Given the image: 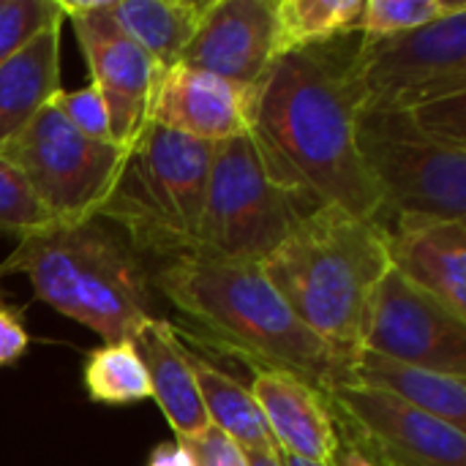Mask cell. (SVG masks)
I'll list each match as a JSON object with an SVG mask.
<instances>
[{
    "mask_svg": "<svg viewBox=\"0 0 466 466\" xmlns=\"http://www.w3.org/2000/svg\"><path fill=\"white\" fill-rule=\"evenodd\" d=\"M5 273L27 276L38 300L85 325L104 344L131 341L156 317L142 257L104 218L22 238L0 262V276Z\"/></svg>",
    "mask_w": 466,
    "mask_h": 466,
    "instance_id": "277c9868",
    "label": "cell"
},
{
    "mask_svg": "<svg viewBox=\"0 0 466 466\" xmlns=\"http://www.w3.org/2000/svg\"><path fill=\"white\" fill-rule=\"evenodd\" d=\"M382 227L390 268L466 317V221L396 216Z\"/></svg>",
    "mask_w": 466,
    "mask_h": 466,
    "instance_id": "9a60e30c",
    "label": "cell"
},
{
    "mask_svg": "<svg viewBox=\"0 0 466 466\" xmlns=\"http://www.w3.org/2000/svg\"><path fill=\"white\" fill-rule=\"evenodd\" d=\"M262 268L292 314L352 369L371 295L390 268L385 227L317 208Z\"/></svg>",
    "mask_w": 466,
    "mask_h": 466,
    "instance_id": "3957f363",
    "label": "cell"
},
{
    "mask_svg": "<svg viewBox=\"0 0 466 466\" xmlns=\"http://www.w3.org/2000/svg\"><path fill=\"white\" fill-rule=\"evenodd\" d=\"M248 390L279 453L314 464H333L341 437L325 399L317 390L289 374L268 369H254Z\"/></svg>",
    "mask_w": 466,
    "mask_h": 466,
    "instance_id": "2e32d148",
    "label": "cell"
},
{
    "mask_svg": "<svg viewBox=\"0 0 466 466\" xmlns=\"http://www.w3.org/2000/svg\"><path fill=\"white\" fill-rule=\"evenodd\" d=\"M25 350H27V333L22 322L11 311L0 309V366L16 363L25 355Z\"/></svg>",
    "mask_w": 466,
    "mask_h": 466,
    "instance_id": "f546056e",
    "label": "cell"
},
{
    "mask_svg": "<svg viewBox=\"0 0 466 466\" xmlns=\"http://www.w3.org/2000/svg\"><path fill=\"white\" fill-rule=\"evenodd\" d=\"M213 142L191 139L147 123L128 147L120 175L96 213L112 224L134 251L161 262L197 248Z\"/></svg>",
    "mask_w": 466,
    "mask_h": 466,
    "instance_id": "5b68a950",
    "label": "cell"
},
{
    "mask_svg": "<svg viewBox=\"0 0 466 466\" xmlns=\"http://www.w3.org/2000/svg\"><path fill=\"white\" fill-rule=\"evenodd\" d=\"M339 437L374 466H466V434L390 393L355 382L325 399Z\"/></svg>",
    "mask_w": 466,
    "mask_h": 466,
    "instance_id": "30bf717a",
    "label": "cell"
},
{
    "mask_svg": "<svg viewBox=\"0 0 466 466\" xmlns=\"http://www.w3.org/2000/svg\"><path fill=\"white\" fill-rule=\"evenodd\" d=\"M366 0H279L276 16L284 49H303L360 33Z\"/></svg>",
    "mask_w": 466,
    "mask_h": 466,
    "instance_id": "7402d4cb",
    "label": "cell"
},
{
    "mask_svg": "<svg viewBox=\"0 0 466 466\" xmlns=\"http://www.w3.org/2000/svg\"><path fill=\"white\" fill-rule=\"evenodd\" d=\"M57 16V0H0V63Z\"/></svg>",
    "mask_w": 466,
    "mask_h": 466,
    "instance_id": "484cf974",
    "label": "cell"
},
{
    "mask_svg": "<svg viewBox=\"0 0 466 466\" xmlns=\"http://www.w3.org/2000/svg\"><path fill=\"white\" fill-rule=\"evenodd\" d=\"M309 213L265 172L248 134L216 142L194 254L265 265Z\"/></svg>",
    "mask_w": 466,
    "mask_h": 466,
    "instance_id": "8992f818",
    "label": "cell"
},
{
    "mask_svg": "<svg viewBox=\"0 0 466 466\" xmlns=\"http://www.w3.org/2000/svg\"><path fill=\"white\" fill-rule=\"evenodd\" d=\"M363 350L407 366L466 377V317L388 268L369 303Z\"/></svg>",
    "mask_w": 466,
    "mask_h": 466,
    "instance_id": "8fae6325",
    "label": "cell"
},
{
    "mask_svg": "<svg viewBox=\"0 0 466 466\" xmlns=\"http://www.w3.org/2000/svg\"><path fill=\"white\" fill-rule=\"evenodd\" d=\"M246 456H248V466H281L276 448L273 451H251Z\"/></svg>",
    "mask_w": 466,
    "mask_h": 466,
    "instance_id": "1f68e13d",
    "label": "cell"
},
{
    "mask_svg": "<svg viewBox=\"0 0 466 466\" xmlns=\"http://www.w3.org/2000/svg\"><path fill=\"white\" fill-rule=\"evenodd\" d=\"M150 382V399L158 404L161 415L177 434V440L197 437L208 429V415L197 390L194 371L188 366L186 347L180 344L175 328L153 317L131 339Z\"/></svg>",
    "mask_w": 466,
    "mask_h": 466,
    "instance_id": "e0dca14e",
    "label": "cell"
},
{
    "mask_svg": "<svg viewBox=\"0 0 466 466\" xmlns=\"http://www.w3.org/2000/svg\"><path fill=\"white\" fill-rule=\"evenodd\" d=\"M358 147L380 191L377 224L396 216L466 221V147L431 137L412 112L363 109Z\"/></svg>",
    "mask_w": 466,
    "mask_h": 466,
    "instance_id": "52a82bcc",
    "label": "cell"
},
{
    "mask_svg": "<svg viewBox=\"0 0 466 466\" xmlns=\"http://www.w3.org/2000/svg\"><path fill=\"white\" fill-rule=\"evenodd\" d=\"M150 284L191 325L248 360L251 369L289 374L322 399L336 385L352 382V369L292 314L257 262L188 254L164 262Z\"/></svg>",
    "mask_w": 466,
    "mask_h": 466,
    "instance_id": "7a4b0ae2",
    "label": "cell"
},
{
    "mask_svg": "<svg viewBox=\"0 0 466 466\" xmlns=\"http://www.w3.org/2000/svg\"><path fill=\"white\" fill-rule=\"evenodd\" d=\"M85 388L98 404H131L150 399L147 371L131 341L104 344L90 352L85 366Z\"/></svg>",
    "mask_w": 466,
    "mask_h": 466,
    "instance_id": "603a6c76",
    "label": "cell"
},
{
    "mask_svg": "<svg viewBox=\"0 0 466 466\" xmlns=\"http://www.w3.org/2000/svg\"><path fill=\"white\" fill-rule=\"evenodd\" d=\"M52 106L85 137L98 142H112L109 131V115L101 93L93 85H85L79 90H60L52 98Z\"/></svg>",
    "mask_w": 466,
    "mask_h": 466,
    "instance_id": "4316f807",
    "label": "cell"
},
{
    "mask_svg": "<svg viewBox=\"0 0 466 466\" xmlns=\"http://www.w3.org/2000/svg\"><path fill=\"white\" fill-rule=\"evenodd\" d=\"M251 117L254 87L180 63L158 74L147 109V123L213 145L246 137Z\"/></svg>",
    "mask_w": 466,
    "mask_h": 466,
    "instance_id": "5bb4252c",
    "label": "cell"
},
{
    "mask_svg": "<svg viewBox=\"0 0 466 466\" xmlns=\"http://www.w3.org/2000/svg\"><path fill=\"white\" fill-rule=\"evenodd\" d=\"M93 5L164 71L191 44L210 0H93Z\"/></svg>",
    "mask_w": 466,
    "mask_h": 466,
    "instance_id": "ffe728a7",
    "label": "cell"
},
{
    "mask_svg": "<svg viewBox=\"0 0 466 466\" xmlns=\"http://www.w3.org/2000/svg\"><path fill=\"white\" fill-rule=\"evenodd\" d=\"M188 366L197 380V390L208 415V423L227 434L235 445H240L246 453L251 451H273L276 442L262 420V412L251 396V390L238 382L232 374L221 371L210 360L194 355L186 350Z\"/></svg>",
    "mask_w": 466,
    "mask_h": 466,
    "instance_id": "44dd1931",
    "label": "cell"
},
{
    "mask_svg": "<svg viewBox=\"0 0 466 466\" xmlns=\"http://www.w3.org/2000/svg\"><path fill=\"white\" fill-rule=\"evenodd\" d=\"M459 11H466L464 0H366L360 33L374 38L410 33Z\"/></svg>",
    "mask_w": 466,
    "mask_h": 466,
    "instance_id": "cb8c5ba5",
    "label": "cell"
},
{
    "mask_svg": "<svg viewBox=\"0 0 466 466\" xmlns=\"http://www.w3.org/2000/svg\"><path fill=\"white\" fill-rule=\"evenodd\" d=\"M410 112L431 137L456 147H466V93L437 98Z\"/></svg>",
    "mask_w": 466,
    "mask_h": 466,
    "instance_id": "83f0119b",
    "label": "cell"
},
{
    "mask_svg": "<svg viewBox=\"0 0 466 466\" xmlns=\"http://www.w3.org/2000/svg\"><path fill=\"white\" fill-rule=\"evenodd\" d=\"M63 16L71 22L93 87L101 93L109 115L112 142L131 147L147 126V109L158 79V66L134 44L93 0H57Z\"/></svg>",
    "mask_w": 466,
    "mask_h": 466,
    "instance_id": "7c38bea8",
    "label": "cell"
},
{
    "mask_svg": "<svg viewBox=\"0 0 466 466\" xmlns=\"http://www.w3.org/2000/svg\"><path fill=\"white\" fill-rule=\"evenodd\" d=\"M287 55L273 0H210L180 66L257 87Z\"/></svg>",
    "mask_w": 466,
    "mask_h": 466,
    "instance_id": "4fadbf2b",
    "label": "cell"
},
{
    "mask_svg": "<svg viewBox=\"0 0 466 466\" xmlns=\"http://www.w3.org/2000/svg\"><path fill=\"white\" fill-rule=\"evenodd\" d=\"M281 466H333V464H314V461H303V459H295V456H287V453H279Z\"/></svg>",
    "mask_w": 466,
    "mask_h": 466,
    "instance_id": "d6a6232c",
    "label": "cell"
},
{
    "mask_svg": "<svg viewBox=\"0 0 466 466\" xmlns=\"http://www.w3.org/2000/svg\"><path fill=\"white\" fill-rule=\"evenodd\" d=\"M0 153L22 172L35 199L57 224L96 218L128 156L117 142L79 134L46 104Z\"/></svg>",
    "mask_w": 466,
    "mask_h": 466,
    "instance_id": "ba28073f",
    "label": "cell"
},
{
    "mask_svg": "<svg viewBox=\"0 0 466 466\" xmlns=\"http://www.w3.org/2000/svg\"><path fill=\"white\" fill-rule=\"evenodd\" d=\"M147 466H194V461L180 442H164L150 453Z\"/></svg>",
    "mask_w": 466,
    "mask_h": 466,
    "instance_id": "4dcf8cb0",
    "label": "cell"
},
{
    "mask_svg": "<svg viewBox=\"0 0 466 466\" xmlns=\"http://www.w3.org/2000/svg\"><path fill=\"white\" fill-rule=\"evenodd\" d=\"M177 442L186 448L194 466H248L246 451L240 445H235L227 434L213 429L210 423L197 437H186Z\"/></svg>",
    "mask_w": 466,
    "mask_h": 466,
    "instance_id": "f1b7e54d",
    "label": "cell"
},
{
    "mask_svg": "<svg viewBox=\"0 0 466 466\" xmlns=\"http://www.w3.org/2000/svg\"><path fill=\"white\" fill-rule=\"evenodd\" d=\"M350 380L355 385L390 393L399 401L412 404L466 434V377L407 366L377 352L360 350L352 363Z\"/></svg>",
    "mask_w": 466,
    "mask_h": 466,
    "instance_id": "d6986e66",
    "label": "cell"
},
{
    "mask_svg": "<svg viewBox=\"0 0 466 466\" xmlns=\"http://www.w3.org/2000/svg\"><path fill=\"white\" fill-rule=\"evenodd\" d=\"M66 16L52 19L8 60L0 63V147L8 145L52 98L60 85V27Z\"/></svg>",
    "mask_w": 466,
    "mask_h": 466,
    "instance_id": "ac0fdd59",
    "label": "cell"
},
{
    "mask_svg": "<svg viewBox=\"0 0 466 466\" xmlns=\"http://www.w3.org/2000/svg\"><path fill=\"white\" fill-rule=\"evenodd\" d=\"M358 38L352 33L281 55L254 87L248 137L265 172L306 208L377 221L382 199L358 147Z\"/></svg>",
    "mask_w": 466,
    "mask_h": 466,
    "instance_id": "6da1fadb",
    "label": "cell"
},
{
    "mask_svg": "<svg viewBox=\"0 0 466 466\" xmlns=\"http://www.w3.org/2000/svg\"><path fill=\"white\" fill-rule=\"evenodd\" d=\"M52 227H57V221L35 199L22 172L0 153V235L22 240Z\"/></svg>",
    "mask_w": 466,
    "mask_h": 466,
    "instance_id": "d4e9b609",
    "label": "cell"
},
{
    "mask_svg": "<svg viewBox=\"0 0 466 466\" xmlns=\"http://www.w3.org/2000/svg\"><path fill=\"white\" fill-rule=\"evenodd\" d=\"M352 68L360 112H410L466 93V11L410 33L382 38L360 33Z\"/></svg>",
    "mask_w": 466,
    "mask_h": 466,
    "instance_id": "9c48e42d",
    "label": "cell"
}]
</instances>
